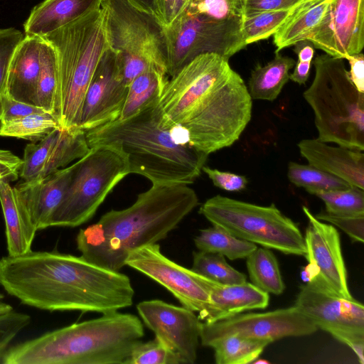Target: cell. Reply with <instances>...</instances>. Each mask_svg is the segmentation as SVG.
Masks as SVG:
<instances>
[{"label":"cell","mask_w":364,"mask_h":364,"mask_svg":"<svg viewBox=\"0 0 364 364\" xmlns=\"http://www.w3.org/2000/svg\"><path fill=\"white\" fill-rule=\"evenodd\" d=\"M165 117L185 129L207 155L239 139L252 117V99L228 59L202 54L170 77L159 100Z\"/></svg>","instance_id":"1"},{"label":"cell","mask_w":364,"mask_h":364,"mask_svg":"<svg viewBox=\"0 0 364 364\" xmlns=\"http://www.w3.org/2000/svg\"><path fill=\"white\" fill-rule=\"evenodd\" d=\"M0 284L22 304L50 311L102 314L132 306L134 296L126 274L57 251L3 257Z\"/></svg>","instance_id":"2"},{"label":"cell","mask_w":364,"mask_h":364,"mask_svg":"<svg viewBox=\"0 0 364 364\" xmlns=\"http://www.w3.org/2000/svg\"><path fill=\"white\" fill-rule=\"evenodd\" d=\"M198 205L187 184H152L131 206L80 229L77 247L87 261L119 272L131 252L165 239Z\"/></svg>","instance_id":"3"},{"label":"cell","mask_w":364,"mask_h":364,"mask_svg":"<svg viewBox=\"0 0 364 364\" xmlns=\"http://www.w3.org/2000/svg\"><path fill=\"white\" fill-rule=\"evenodd\" d=\"M171 125L158 102L85 135L90 148L107 146L122 155L129 173L143 176L153 185H188L200 176L208 155L176 142Z\"/></svg>","instance_id":"4"},{"label":"cell","mask_w":364,"mask_h":364,"mask_svg":"<svg viewBox=\"0 0 364 364\" xmlns=\"http://www.w3.org/2000/svg\"><path fill=\"white\" fill-rule=\"evenodd\" d=\"M144 336L136 316L118 311L8 348L3 364H124Z\"/></svg>","instance_id":"5"},{"label":"cell","mask_w":364,"mask_h":364,"mask_svg":"<svg viewBox=\"0 0 364 364\" xmlns=\"http://www.w3.org/2000/svg\"><path fill=\"white\" fill-rule=\"evenodd\" d=\"M42 38L57 55L56 119L61 128L78 127L86 90L108 48L101 7Z\"/></svg>","instance_id":"6"},{"label":"cell","mask_w":364,"mask_h":364,"mask_svg":"<svg viewBox=\"0 0 364 364\" xmlns=\"http://www.w3.org/2000/svg\"><path fill=\"white\" fill-rule=\"evenodd\" d=\"M315 75L303 96L314 114L318 139L364 150V93L352 83L344 59L327 54L313 61Z\"/></svg>","instance_id":"7"},{"label":"cell","mask_w":364,"mask_h":364,"mask_svg":"<svg viewBox=\"0 0 364 364\" xmlns=\"http://www.w3.org/2000/svg\"><path fill=\"white\" fill-rule=\"evenodd\" d=\"M101 10L108 47L122 60L127 86L147 70L168 75L166 27L159 18L127 0H102Z\"/></svg>","instance_id":"8"},{"label":"cell","mask_w":364,"mask_h":364,"mask_svg":"<svg viewBox=\"0 0 364 364\" xmlns=\"http://www.w3.org/2000/svg\"><path fill=\"white\" fill-rule=\"evenodd\" d=\"M199 213L240 239L284 254L306 256L304 237L298 225L274 203L262 206L217 195L203 203Z\"/></svg>","instance_id":"9"},{"label":"cell","mask_w":364,"mask_h":364,"mask_svg":"<svg viewBox=\"0 0 364 364\" xmlns=\"http://www.w3.org/2000/svg\"><path fill=\"white\" fill-rule=\"evenodd\" d=\"M77 164L50 227H77L95 214L114 187L129 174L125 159L107 146H95Z\"/></svg>","instance_id":"10"},{"label":"cell","mask_w":364,"mask_h":364,"mask_svg":"<svg viewBox=\"0 0 364 364\" xmlns=\"http://www.w3.org/2000/svg\"><path fill=\"white\" fill-rule=\"evenodd\" d=\"M241 20L218 21L185 9L166 27L168 77L200 55L215 53L229 60L245 48Z\"/></svg>","instance_id":"11"},{"label":"cell","mask_w":364,"mask_h":364,"mask_svg":"<svg viewBox=\"0 0 364 364\" xmlns=\"http://www.w3.org/2000/svg\"><path fill=\"white\" fill-rule=\"evenodd\" d=\"M294 306L316 327L350 348L364 363V306L336 293L318 274L301 286Z\"/></svg>","instance_id":"12"},{"label":"cell","mask_w":364,"mask_h":364,"mask_svg":"<svg viewBox=\"0 0 364 364\" xmlns=\"http://www.w3.org/2000/svg\"><path fill=\"white\" fill-rule=\"evenodd\" d=\"M316 326L294 305L264 313L238 314L211 323L202 322L200 341L209 347L230 335L263 339L272 343L285 337L308 336Z\"/></svg>","instance_id":"13"},{"label":"cell","mask_w":364,"mask_h":364,"mask_svg":"<svg viewBox=\"0 0 364 364\" xmlns=\"http://www.w3.org/2000/svg\"><path fill=\"white\" fill-rule=\"evenodd\" d=\"M125 265L165 287L183 306L198 312V316L210 304L208 291L200 281V275L166 257L157 243L131 252Z\"/></svg>","instance_id":"14"},{"label":"cell","mask_w":364,"mask_h":364,"mask_svg":"<svg viewBox=\"0 0 364 364\" xmlns=\"http://www.w3.org/2000/svg\"><path fill=\"white\" fill-rule=\"evenodd\" d=\"M127 90L122 60L108 47L86 90L78 127L88 131L119 119Z\"/></svg>","instance_id":"15"},{"label":"cell","mask_w":364,"mask_h":364,"mask_svg":"<svg viewBox=\"0 0 364 364\" xmlns=\"http://www.w3.org/2000/svg\"><path fill=\"white\" fill-rule=\"evenodd\" d=\"M136 309L146 326L181 364L196 362L202 322L194 311L159 299L143 301Z\"/></svg>","instance_id":"16"},{"label":"cell","mask_w":364,"mask_h":364,"mask_svg":"<svg viewBox=\"0 0 364 364\" xmlns=\"http://www.w3.org/2000/svg\"><path fill=\"white\" fill-rule=\"evenodd\" d=\"M314 48L345 59L364 46V0H331L321 22L306 39Z\"/></svg>","instance_id":"17"},{"label":"cell","mask_w":364,"mask_h":364,"mask_svg":"<svg viewBox=\"0 0 364 364\" xmlns=\"http://www.w3.org/2000/svg\"><path fill=\"white\" fill-rule=\"evenodd\" d=\"M90 149L85 130L58 127L38 143L27 144L19 176L23 181L43 178L80 159Z\"/></svg>","instance_id":"18"},{"label":"cell","mask_w":364,"mask_h":364,"mask_svg":"<svg viewBox=\"0 0 364 364\" xmlns=\"http://www.w3.org/2000/svg\"><path fill=\"white\" fill-rule=\"evenodd\" d=\"M302 209L309 220L304 236L305 257L309 262L316 264L319 275L336 293L348 299H353L348 285L338 230L333 225L318 220L307 207L303 206Z\"/></svg>","instance_id":"19"},{"label":"cell","mask_w":364,"mask_h":364,"mask_svg":"<svg viewBox=\"0 0 364 364\" xmlns=\"http://www.w3.org/2000/svg\"><path fill=\"white\" fill-rule=\"evenodd\" d=\"M77 162L39 179L14 186L37 230L50 227L53 213L61 203Z\"/></svg>","instance_id":"20"},{"label":"cell","mask_w":364,"mask_h":364,"mask_svg":"<svg viewBox=\"0 0 364 364\" xmlns=\"http://www.w3.org/2000/svg\"><path fill=\"white\" fill-rule=\"evenodd\" d=\"M200 279L210 296L208 309L198 316L203 322H214L245 311L264 309L269 305V294L247 281L240 284L225 285L201 275Z\"/></svg>","instance_id":"21"},{"label":"cell","mask_w":364,"mask_h":364,"mask_svg":"<svg viewBox=\"0 0 364 364\" xmlns=\"http://www.w3.org/2000/svg\"><path fill=\"white\" fill-rule=\"evenodd\" d=\"M301 155L314 166L364 190V154L362 151L333 146L318 139L298 143Z\"/></svg>","instance_id":"22"},{"label":"cell","mask_w":364,"mask_h":364,"mask_svg":"<svg viewBox=\"0 0 364 364\" xmlns=\"http://www.w3.org/2000/svg\"><path fill=\"white\" fill-rule=\"evenodd\" d=\"M43 38L25 35L9 67L6 94L16 100L36 105V87L41 66Z\"/></svg>","instance_id":"23"},{"label":"cell","mask_w":364,"mask_h":364,"mask_svg":"<svg viewBox=\"0 0 364 364\" xmlns=\"http://www.w3.org/2000/svg\"><path fill=\"white\" fill-rule=\"evenodd\" d=\"M102 0H44L31 11L26 35L43 37L100 9Z\"/></svg>","instance_id":"24"},{"label":"cell","mask_w":364,"mask_h":364,"mask_svg":"<svg viewBox=\"0 0 364 364\" xmlns=\"http://www.w3.org/2000/svg\"><path fill=\"white\" fill-rule=\"evenodd\" d=\"M0 203L9 255L18 256L31 252L37 230L16 190L9 183L0 181Z\"/></svg>","instance_id":"25"},{"label":"cell","mask_w":364,"mask_h":364,"mask_svg":"<svg viewBox=\"0 0 364 364\" xmlns=\"http://www.w3.org/2000/svg\"><path fill=\"white\" fill-rule=\"evenodd\" d=\"M295 60L275 51L274 58L264 65L257 64L251 71L248 91L252 99L274 101L289 80Z\"/></svg>","instance_id":"26"},{"label":"cell","mask_w":364,"mask_h":364,"mask_svg":"<svg viewBox=\"0 0 364 364\" xmlns=\"http://www.w3.org/2000/svg\"><path fill=\"white\" fill-rule=\"evenodd\" d=\"M331 0H311L305 3L273 36L276 51L306 40L321 22Z\"/></svg>","instance_id":"27"},{"label":"cell","mask_w":364,"mask_h":364,"mask_svg":"<svg viewBox=\"0 0 364 364\" xmlns=\"http://www.w3.org/2000/svg\"><path fill=\"white\" fill-rule=\"evenodd\" d=\"M169 77L156 70L145 71L128 85L127 94L119 119H123L159 102Z\"/></svg>","instance_id":"28"},{"label":"cell","mask_w":364,"mask_h":364,"mask_svg":"<svg viewBox=\"0 0 364 364\" xmlns=\"http://www.w3.org/2000/svg\"><path fill=\"white\" fill-rule=\"evenodd\" d=\"M251 283L267 294L279 295L285 286L278 261L269 248L257 247L246 257Z\"/></svg>","instance_id":"29"},{"label":"cell","mask_w":364,"mask_h":364,"mask_svg":"<svg viewBox=\"0 0 364 364\" xmlns=\"http://www.w3.org/2000/svg\"><path fill=\"white\" fill-rule=\"evenodd\" d=\"M194 243L198 250L218 253L231 260L246 258L257 247L215 225L200 230Z\"/></svg>","instance_id":"30"},{"label":"cell","mask_w":364,"mask_h":364,"mask_svg":"<svg viewBox=\"0 0 364 364\" xmlns=\"http://www.w3.org/2000/svg\"><path fill=\"white\" fill-rule=\"evenodd\" d=\"M269 343L267 340L235 334L214 342L210 348L214 350L217 364H246L258 358Z\"/></svg>","instance_id":"31"},{"label":"cell","mask_w":364,"mask_h":364,"mask_svg":"<svg viewBox=\"0 0 364 364\" xmlns=\"http://www.w3.org/2000/svg\"><path fill=\"white\" fill-rule=\"evenodd\" d=\"M41 66L36 87V105L56 119L58 61L53 46L43 38Z\"/></svg>","instance_id":"32"},{"label":"cell","mask_w":364,"mask_h":364,"mask_svg":"<svg viewBox=\"0 0 364 364\" xmlns=\"http://www.w3.org/2000/svg\"><path fill=\"white\" fill-rule=\"evenodd\" d=\"M305 3L291 9L242 16L241 28L245 43L248 45L273 36Z\"/></svg>","instance_id":"33"},{"label":"cell","mask_w":364,"mask_h":364,"mask_svg":"<svg viewBox=\"0 0 364 364\" xmlns=\"http://www.w3.org/2000/svg\"><path fill=\"white\" fill-rule=\"evenodd\" d=\"M287 176L291 183L314 196L318 192L343 190L351 186L343 179L314 166L293 161L289 163Z\"/></svg>","instance_id":"34"},{"label":"cell","mask_w":364,"mask_h":364,"mask_svg":"<svg viewBox=\"0 0 364 364\" xmlns=\"http://www.w3.org/2000/svg\"><path fill=\"white\" fill-rule=\"evenodd\" d=\"M60 127L48 112L35 113L6 122H0V136L16 137L36 143L53 129Z\"/></svg>","instance_id":"35"},{"label":"cell","mask_w":364,"mask_h":364,"mask_svg":"<svg viewBox=\"0 0 364 364\" xmlns=\"http://www.w3.org/2000/svg\"><path fill=\"white\" fill-rule=\"evenodd\" d=\"M194 272L215 282L233 285L245 282L246 276L230 265L225 257L218 253L205 251L194 252L193 265Z\"/></svg>","instance_id":"36"},{"label":"cell","mask_w":364,"mask_h":364,"mask_svg":"<svg viewBox=\"0 0 364 364\" xmlns=\"http://www.w3.org/2000/svg\"><path fill=\"white\" fill-rule=\"evenodd\" d=\"M325 204V210L336 214L364 215L363 189L351 186L343 190L318 192L316 195Z\"/></svg>","instance_id":"37"},{"label":"cell","mask_w":364,"mask_h":364,"mask_svg":"<svg viewBox=\"0 0 364 364\" xmlns=\"http://www.w3.org/2000/svg\"><path fill=\"white\" fill-rule=\"evenodd\" d=\"M124 364H181L177 355L157 338L139 341Z\"/></svg>","instance_id":"38"},{"label":"cell","mask_w":364,"mask_h":364,"mask_svg":"<svg viewBox=\"0 0 364 364\" xmlns=\"http://www.w3.org/2000/svg\"><path fill=\"white\" fill-rule=\"evenodd\" d=\"M24 36L21 31L15 28L0 29V114L2 98L6 92L10 64L16 48Z\"/></svg>","instance_id":"39"},{"label":"cell","mask_w":364,"mask_h":364,"mask_svg":"<svg viewBox=\"0 0 364 364\" xmlns=\"http://www.w3.org/2000/svg\"><path fill=\"white\" fill-rule=\"evenodd\" d=\"M314 216L341 229L353 242H363L364 215L336 214L323 210Z\"/></svg>","instance_id":"40"},{"label":"cell","mask_w":364,"mask_h":364,"mask_svg":"<svg viewBox=\"0 0 364 364\" xmlns=\"http://www.w3.org/2000/svg\"><path fill=\"white\" fill-rule=\"evenodd\" d=\"M31 322L26 314L11 311L0 316V359L13 339Z\"/></svg>","instance_id":"41"},{"label":"cell","mask_w":364,"mask_h":364,"mask_svg":"<svg viewBox=\"0 0 364 364\" xmlns=\"http://www.w3.org/2000/svg\"><path fill=\"white\" fill-rule=\"evenodd\" d=\"M202 171L212 181L215 186L230 192H238L244 190L248 181L244 176L228 171H222L203 166Z\"/></svg>","instance_id":"42"},{"label":"cell","mask_w":364,"mask_h":364,"mask_svg":"<svg viewBox=\"0 0 364 364\" xmlns=\"http://www.w3.org/2000/svg\"><path fill=\"white\" fill-rule=\"evenodd\" d=\"M45 112L37 106L16 100L6 93L1 101L0 122H6L29 114Z\"/></svg>","instance_id":"43"},{"label":"cell","mask_w":364,"mask_h":364,"mask_svg":"<svg viewBox=\"0 0 364 364\" xmlns=\"http://www.w3.org/2000/svg\"><path fill=\"white\" fill-rule=\"evenodd\" d=\"M311 0H243V16L291 9Z\"/></svg>","instance_id":"44"},{"label":"cell","mask_w":364,"mask_h":364,"mask_svg":"<svg viewBox=\"0 0 364 364\" xmlns=\"http://www.w3.org/2000/svg\"><path fill=\"white\" fill-rule=\"evenodd\" d=\"M23 159L6 149H0V181L10 183L19 176Z\"/></svg>","instance_id":"45"},{"label":"cell","mask_w":364,"mask_h":364,"mask_svg":"<svg viewBox=\"0 0 364 364\" xmlns=\"http://www.w3.org/2000/svg\"><path fill=\"white\" fill-rule=\"evenodd\" d=\"M191 0H157L160 21L165 27L186 9Z\"/></svg>","instance_id":"46"},{"label":"cell","mask_w":364,"mask_h":364,"mask_svg":"<svg viewBox=\"0 0 364 364\" xmlns=\"http://www.w3.org/2000/svg\"><path fill=\"white\" fill-rule=\"evenodd\" d=\"M349 63V77L360 92L364 93V55L363 53L347 56L346 58Z\"/></svg>","instance_id":"47"},{"label":"cell","mask_w":364,"mask_h":364,"mask_svg":"<svg viewBox=\"0 0 364 364\" xmlns=\"http://www.w3.org/2000/svg\"><path fill=\"white\" fill-rule=\"evenodd\" d=\"M311 64L309 62L298 60L293 73L289 75V79L299 85H304L310 75Z\"/></svg>","instance_id":"48"},{"label":"cell","mask_w":364,"mask_h":364,"mask_svg":"<svg viewBox=\"0 0 364 364\" xmlns=\"http://www.w3.org/2000/svg\"><path fill=\"white\" fill-rule=\"evenodd\" d=\"M294 46V51L298 55V60L311 63L314 55V47L308 40L301 41Z\"/></svg>","instance_id":"49"},{"label":"cell","mask_w":364,"mask_h":364,"mask_svg":"<svg viewBox=\"0 0 364 364\" xmlns=\"http://www.w3.org/2000/svg\"><path fill=\"white\" fill-rule=\"evenodd\" d=\"M136 8L156 16L160 21L157 0H127Z\"/></svg>","instance_id":"50"},{"label":"cell","mask_w":364,"mask_h":364,"mask_svg":"<svg viewBox=\"0 0 364 364\" xmlns=\"http://www.w3.org/2000/svg\"><path fill=\"white\" fill-rule=\"evenodd\" d=\"M318 274H319L318 269L316 264L312 262H309L301 272V277L305 283L311 281Z\"/></svg>","instance_id":"51"},{"label":"cell","mask_w":364,"mask_h":364,"mask_svg":"<svg viewBox=\"0 0 364 364\" xmlns=\"http://www.w3.org/2000/svg\"><path fill=\"white\" fill-rule=\"evenodd\" d=\"M13 310L11 305L0 301V316L7 314Z\"/></svg>","instance_id":"52"},{"label":"cell","mask_w":364,"mask_h":364,"mask_svg":"<svg viewBox=\"0 0 364 364\" xmlns=\"http://www.w3.org/2000/svg\"><path fill=\"white\" fill-rule=\"evenodd\" d=\"M252 363H255V364H259V363L267 364V363H269V362L268 360H264V359H260V358L259 359L257 358Z\"/></svg>","instance_id":"53"},{"label":"cell","mask_w":364,"mask_h":364,"mask_svg":"<svg viewBox=\"0 0 364 364\" xmlns=\"http://www.w3.org/2000/svg\"><path fill=\"white\" fill-rule=\"evenodd\" d=\"M4 298V294L0 293V301Z\"/></svg>","instance_id":"54"}]
</instances>
